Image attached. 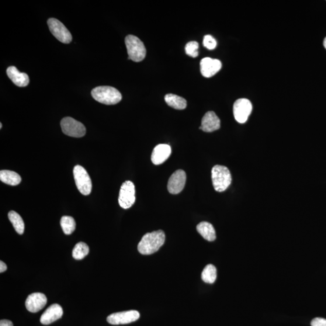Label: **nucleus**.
Masks as SVG:
<instances>
[{
    "mask_svg": "<svg viewBox=\"0 0 326 326\" xmlns=\"http://www.w3.org/2000/svg\"><path fill=\"white\" fill-rule=\"evenodd\" d=\"M201 277L204 282L212 284L216 281L217 277V270L214 265H207L204 268Z\"/></svg>",
    "mask_w": 326,
    "mask_h": 326,
    "instance_id": "22",
    "label": "nucleus"
},
{
    "mask_svg": "<svg viewBox=\"0 0 326 326\" xmlns=\"http://www.w3.org/2000/svg\"><path fill=\"white\" fill-rule=\"evenodd\" d=\"M8 218L17 233L19 234H23L25 226H24V221L20 215L14 211H10L8 214Z\"/></svg>",
    "mask_w": 326,
    "mask_h": 326,
    "instance_id": "21",
    "label": "nucleus"
},
{
    "mask_svg": "<svg viewBox=\"0 0 326 326\" xmlns=\"http://www.w3.org/2000/svg\"><path fill=\"white\" fill-rule=\"evenodd\" d=\"M165 99L169 106L175 110H182L185 109L187 106V101L185 99L173 94L166 95Z\"/></svg>",
    "mask_w": 326,
    "mask_h": 326,
    "instance_id": "20",
    "label": "nucleus"
},
{
    "mask_svg": "<svg viewBox=\"0 0 326 326\" xmlns=\"http://www.w3.org/2000/svg\"><path fill=\"white\" fill-rule=\"evenodd\" d=\"M93 98L96 101L107 105H116L122 99L121 93L112 86H100L92 92Z\"/></svg>",
    "mask_w": 326,
    "mask_h": 326,
    "instance_id": "2",
    "label": "nucleus"
},
{
    "mask_svg": "<svg viewBox=\"0 0 326 326\" xmlns=\"http://www.w3.org/2000/svg\"><path fill=\"white\" fill-rule=\"evenodd\" d=\"M165 234L162 230L146 234L138 245V250L143 255L153 254L165 244Z\"/></svg>",
    "mask_w": 326,
    "mask_h": 326,
    "instance_id": "1",
    "label": "nucleus"
},
{
    "mask_svg": "<svg viewBox=\"0 0 326 326\" xmlns=\"http://www.w3.org/2000/svg\"><path fill=\"white\" fill-rule=\"evenodd\" d=\"M186 182V172L179 169L175 171L170 177L168 184V189L170 193L176 195L185 187Z\"/></svg>",
    "mask_w": 326,
    "mask_h": 326,
    "instance_id": "11",
    "label": "nucleus"
},
{
    "mask_svg": "<svg viewBox=\"0 0 326 326\" xmlns=\"http://www.w3.org/2000/svg\"><path fill=\"white\" fill-rule=\"evenodd\" d=\"M311 326H326V320L322 318H315L311 321Z\"/></svg>",
    "mask_w": 326,
    "mask_h": 326,
    "instance_id": "27",
    "label": "nucleus"
},
{
    "mask_svg": "<svg viewBox=\"0 0 326 326\" xmlns=\"http://www.w3.org/2000/svg\"><path fill=\"white\" fill-rule=\"evenodd\" d=\"M252 106L247 99H239L233 105V114L235 120L239 123H244L248 120L252 112Z\"/></svg>",
    "mask_w": 326,
    "mask_h": 326,
    "instance_id": "9",
    "label": "nucleus"
},
{
    "mask_svg": "<svg viewBox=\"0 0 326 326\" xmlns=\"http://www.w3.org/2000/svg\"><path fill=\"white\" fill-rule=\"evenodd\" d=\"M171 153V147L169 144H158L152 151L151 161L155 165H161L167 160Z\"/></svg>",
    "mask_w": 326,
    "mask_h": 326,
    "instance_id": "15",
    "label": "nucleus"
},
{
    "mask_svg": "<svg viewBox=\"0 0 326 326\" xmlns=\"http://www.w3.org/2000/svg\"><path fill=\"white\" fill-rule=\"evenodd\" d=\"M220 127L221 121L219 117L213 112H209L203 117L200 129L206 133H211L219 130Z\"/></svg>",
    "mask_w": 326,
    "mask_h": 326,
    "instance_id": "16",
    "label": "nucleus"
},
{
    "mask_svg": "<svg viewBox=\"0 0 326 326\" xmlns=\"http://www.w3.org/2000/svg\"><path fill=\"white\" fill-rule=\"evenodd\" d=\"M140 316L139 312L134 310L116 312L109 315L107 321L113 325L126 324L136 321Z\"/></svg>",
    "mask_w": 326,
    "mask_h": 326,
    "instance_id": "10",
    "label": "nucleus"
},
{
    "mask_svg": "<svg viewBox=\"0 0 326 326\" xmlns=\"http://www.w3.org/2000/svg\"><path fill=\"white\" fill-rule=\"evenodd\" d=\"M7 75L15 85L20 87H24L29 85L30 79L29 76L24 73H21L15 67L11 66L7 69Z\"/></svg>",
    "mask_w": 326,
    "mask_h": 326,
    "instance_id": "17",
    "label": "nucleus"
},
{
    "mask_svg": "<svg viewBox=\"0 0 326 326\" xmlns=\"http://www.w3.org/2000/svg\"><path fill=\"white\" fill-rule=\"evenodd\" d=\"M60 224L62 230L65 234L70 235L75 230L76 222L74 218L68 216L62 217Z\"/></svg>",
    "mask_w": 326,
    "mask_h": 326,
    "instance_id": "24",
    "label": "nucleus"
},
{
    "mask_svg": "<svg viewBox=\"0 0 326 326\" xmlns=\"http://www.w3.org/2000/svg\"><path fill=\"white\" fill-rule=\"evenodd\" d=\"M323 45H324V47H325V48L326 49V37L325 38V39L324 40Z\"/></svg>",
    "mask_w": 326,
    "mask_h": 326,
    "instance_id": "30",
    "label": "nucleus"
},
{
    "mask_svg": "<svg viewBox=\"0 0 326 326\" xmlns=\"http://www.w3.org/2000/svg\"><path fill=\"white\" fill-rule=\"evenodd\" d=\"M47 302V297L44 294L33 293L27 298L26 307L29 312L36 313L42 310L46 306Z\"/></svg>",
    "mask_w": 326,
    "mask_h": 326,
    "instance_id": "13",
    "label": "nucleus"
},
{
    "mask_svg": "<svg viewBox=\"0 0 326 326\" xmlns=\"http://www.w3.org/2000/svg\"><path fill=\"white\" fill-rule=\"evenodd\" d=\"M201 72L204 77L211 78L220 71L222 63L220 60L211 58L203 59L200 62Z\"/></svg>",
    "mask_w": 326,
    "mask_h": 326,
    "instance_id": "12",
    "label": "nucleus"
},
{
    "mask_svg": "<svg viewBox=\"0 0 326 326\" xmlns=\"http://www.w3.org/2000/svg\"><path fill=\"white\" fill-rule=\"evenodd\" d=\"M196 230L208 241H214L216 238V231L212 224L207 222H201L197 225Z\"/></svg>",
    "mask_w": 326,
    "mask_h": 326,
    "instance_id": "18",
    "label": "nucleus"
},
{
    "mask_svg": "<svg viewBox=\"0 0 326 326\" xmlns=\"http://www.w3.org/2000/svg\"><path fill=\"white\" fill-rule=\"evenodd\" d=\"M199 44L196 41H190L186 44L185 50L186 53L189 57L196 58L198 56Z\"/></svg>",
    "mask_w": 326,
    "mask_h": 326,
    "instance_id": "25",
    "label": "nucleus"
},
{
    "mask_svg": "<svg viewBox=\"0 0 326 326\" xmlns=\"http://www.w3.org/2000/svg\"><path fill=\"white\" fill-rule=\"evenodd\" d=\"M7 268H8V267H7L6 263L3 261L0 262V273H4Z\"/></svg>",
    "mask_w": 326,
    "mask_h": 326,
    "instance_id": "29",
    "label": "nucleus"
},
{
    "mask_svg": "<svg viewBox=\"0 0 326 326\" xmlns=\"http://www.w3.org/2000/svg\"><path fill=\"white\" fill-rule=\"evenodd\" d=\"M214 189L218 192H224L230 186L232 178L229 169L224 166H214L211 170Z\"/></svg>",
    "mask_w": 326,
    "mask_h": 326,
    "instance_id": "3",
    "label": "nucleus"
},
{
    "mask_svg": "<svg viewBox=\"0 0 326 326\" xmlns=\"http://www.w3.org/2000/svg\"><path fill=\"white\" fill-rule=\"evenodd\" d=\"M0 326H13L12 322L8 320H2L0 321Z\"/></svg>",
    "mask_w": 326,
    "mask_h": 326,
    "instance_id": "28",
    "label": "nucleus"
},
{
    "mask_svg": "<svg viewBox=\"0 0 326 326\" xmlns=\"http://www.w3.org/2000/svg\"><path fill=\"white\" fill-rule=\"evenodd\" d=\"M125 44L129 56L128 60L137 62L144 60L147 55V50L139 38L131 34L128 35L125 38Z\"/></svg>",
    "mask_w": 326,
    "mask_h": 326,
    "instance_id": "4",
    "label": "nucleus"
},
{
    "mask_svg": "<svg viewBox=\"0 0 326 326\" xmlns=\"http://www.w3.org/2000/svg\"><path fill=\"white\" fill-rule=\"evenodd\" d=\"M203 44L204 46L207 48V49L211 50H214L216 47L217 42L212 36L208 34V35H206L204 38Z\"/></svg>",
    "mask_w": 326,
    "mask_h": 326,
    "instance_id": "26",
    "label": "nucleus"
},
{
    "mask_svg": "<svg viewBox=\"0 0 326 326\" xmlns=\"http://www.w3.org/2000/svg\"><path fill=\"white\" fill-rule=\"evenodd\" d=\"M50 32L61 43L69 44L71 42L72 36L67 27L60 21L55 19H50L47 22Z\"/></svg>",
    "mask_w": 326,
    "mask_h": 326,
    "instance_id": "8",
    "label": "nucleus"
},
{
    "mask_svg": "<svg viewBox=\"0 0 326 326\" xmlns=\"http://www.w3.org/2000/svg\"><path fill=\"white\" fill-rule=\"evenodd\" d=\"M0 180L6 185L12 186L19 185L22 182V178L18 173L8 170L0 171Z\"/></svg>",
    "mask_w": 326,
    "mask_h": 326,
    "instance_id": "19",
    "label": "nucleus"
},
{
    "mask_svg": "<svg viewBox=\"0 0 326 326\" xmlns=\"http://www.w3.org/2000/svg\"><path fill=\"white\" fill-rule=\"evenodd\" d=\"M2 123H0V129H2Z\"/></svg>",
    "mask_w": 326,
    "mask_h": 326,
    "instance_id": "31",
    "label": "nucleus"
},
{
    "mask_svg": "<svg viewBox=\"0 0 326 326\" xmlns=\"http://www.w3.org/2000/svg\"><path fill=\"white\" fill-rule=\"evenodd\" d=\"M61 126L63 133L68 136L81 138L86 134L84 124L70 117H65L61 120Z\"/></svg>",
    "mask_w": 326,
    "mask_h": 326,
    "instance_id": "6",
    "label": "nucleus"
},
{
    "mask_svg": "<svg viewBox=\"0 0 326 326\" xmlns=\"http://www.w3.org/2000/svg\"><path fill=\"white\" fill-rule=\"evenodd\" d=\"M89 248L84 242H79L73 249L72 256L76 260H82L88 255Z\"/></svg>",
    "mask_w": 326,
    "mask_h": 326,
    "instance_id": "23",
    "label": "nucleus"
},
{
    "mask_svg": "<svg viewBox=\"0 0 326 326\" xmlns=\"http://www.w3.org/2000/svg\"><path fill=\"white\" fill-rule=\"evenodd\" d=\"M135 201V189L133 182L126 181L121 185L119 196V203L121 208L124 209H130L134 205Z\"/></svg>",
    "mask_w": 326,
    "mask_h": 326,
    "instance_id": "7",
    "label": "nucleus"
},
{
    "mask_svg": "<svg viewBox=\"0 0 326 326\" xmlns=\"http://www.w3.org/2000/svg\"><path fill=\"white\" fill-rule=\"evenodd\" d=\"M63 310L60 305L53 304L48 307L41 315L40 321L44 325H48L56 321L62 317Z\"/></svg>",
    "mask_w": 326,
    "mask_h": 326,
    "instance_id": "14",
    "label": "nucleus"
},
{
    "mask_svg": "<svg viewBox=\"0 0 326 326\" xmlns=\"http://www.w3.org/2000/svg\"><path fill=\"white\" fill-rule=\"evenodd\" d=\"M75 183L79 191L82 195L87 196L92 192V182L85 168L80 165L76 166L74 169Z\"/></svg>",
    "mask_w": 326,
    "mask_h": 326,
    "instance_id": "5",
    "label": "nucleus"
}]
</instances>
